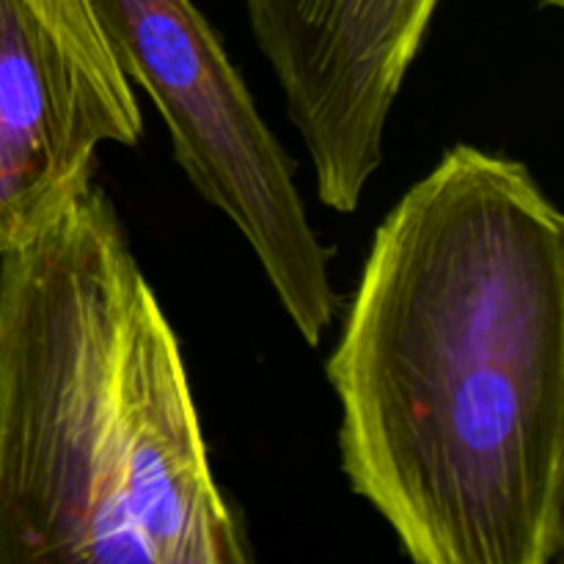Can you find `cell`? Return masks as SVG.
Returning <instances> with one entry per match:
<instances>
[{"instance_id": "obj_1", "label": "cell", "mask_w": 564, "mask_h": 564, "mask_svg": "<svg viewBox=\"0 0 564 564\" xmlns=\"http://www.w3.org/2000/svg\"><path fill=\"white\" fill-rule=\"evenodd\" d=\"M341 471L419 564L564 551V215L457 143L378 226L325 361Z\"/></svg>"}, {"instance_id": "obj_2", "label": "cell", "mask_w": 564, "mask_h": 564, "mask_svg": "<svg viewBox=\"0 0 564 564\" xmlns=\"http://www.w3.org/2000/svg\"><path fill=\"white\" fill-rule=\"evenodd\" d=\"M180 339L91 185L0 253V564H248Z\"/></svg>"}, {"instance_id": "obj_3", "label": "cell", "mask_w": 564, "mask_h": 564, "mask_svg": "<svg viewBox=\"0 0 564 564\" xmlns=\"http://www.w3.org/2000/svg\"><path fill=\"white\" fill-rule=\"evenodd\" d=\"M116 66L147 88L180 169L237 226L281 308L317 347L339 308L330 248L306 215L279 143L218 33L193 0H86Z\"/></svg>"}, {"instance_id": "obj_4", "label": "cell", "mask_w": 564, "mask_h": 564, "mask_svg": "<svg viewBox=\"0 0 564 564\" xmlns=\"http://www.w3.org/2000/svg\"><path fill=\"white\" fill-rule=\"evenodd\" d=\"M441 0H246L314 187L334 213H356L383 163L391 108Z\"/></svg>"}, {"instance_id": "obj_5", "label": "cell", "mask_w": 564, "mask_h": 564, "mask_svg": "<svg viewBox=\"0 0 564 564\" xmlns=\"http://www.w3.org/2000/svg\"><path fill=\"white\" fill-rule=\"evenodd\" d=\"M132 83L105 77L31 0H0V253L47 229L102 143L135 147Z\"/></svg>"}, {"instance_id": "obj_6", "label": "cell", "mask_w": 564, "mask_h": 564, "mask_svg": "<svg viewBox=\"0 0 564 564\" xmlns=\"http://www.w3.org/2000/svg\"><path fill=\"white\" fill-rule=\"evenodd\" d=\"M31 3L36 6V9L53 22V28H58V31L64 33V36L69 39V42L75 44V47L80 50L105 77L119 83H130L121 75L113 55H110L108 44H105L102 33L94 25L86 0H31Z\"/></svg>"}, {"instance_id": "obj_7", "label": "cell", "mask_w": 564, "mask_h": 564, "mask_svg": "<svg viewBox=\"0 0 564 564\" xmlns=\"http://www.w3.org/2000/svg\"><path fill=\"white\" fill-rule=\"evenodd\" d=\"M534 3H540V6H549V9H562V6H564V0H534Z\"/></svg>"}]
</instances>
